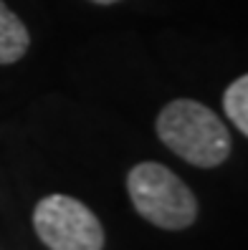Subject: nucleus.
I'll return each instance as SVG.
<instances>
[{"label":"nucleus","mask_w":248,"mask_h":250,"mask_svg":"<svg viewBox=\"0 0 248 250\" xmlns=\"http://www.w3.org/2000/svg\"><path fill=\"white\" fill-rule=\"evenodd\" d=\"M33 230L48 250H104V228L84 202L48 195L33 210Z\"/></svg>","instance_id":"nucleus-3"},{"label":"nucleus","mask_w":248,"mask_h":250,"mask_svg":"<svg viewBox=\"0 0 248 250\" xmlns=\"http://www.w3.org/2000/svg\"><path fill=\"white\" fill-rule=\"evenodd\" d=\"M135 210L162 230H185L198 217V200L172 169L159 162H139L127 174Z\"/></svg>","instance_id":"nucleus-2"},{"label":"nucleus","mask_w":248,"mask_h":250,"mask_svg":"<svg viewBox=\"0 0 248 250\" xmlns=\"http://www.w3.org/2000/svg\"><path fill=\"white\" fill-rule=\"evenodd\" d=\"M89 3H96V5H114V3H122V0H89Z\"/></svg>","instance_id":"nucleus-6"},{"label":"nucleus","mask_w":248,"mask_h":250,"mask_svg":"<svg viewBox=\"0 0 248 250\" xmlns=\"http://www.w3.org/2000/svg\"><path fill=\"white\" fill-rule=\"evenodd\" d=\"M223 111L248 137V73L236 79L223 94Z\"/></svg>","instance_id":"nucleus-5"},{"label":"nucleus","mask_w":248,"mask_h":250,"mask_svg":"<svg viewBox=\"0 0 248 250\" xmlns=\"http://www.w3.org/2000/svg\"><path fill=\"white\" fill-rule=\"evenodd\" d=\"M31 46V33L25 23L0 0V66L16 63Z\"/></svg>","instance_id":"nucleus-4"},{"label":"nucleus","mask_w":248,"mask_h":250,"mask_svg":"<svg viewBox=\"0 0 248 250\" xmlns=\"http://www.w3.org/2000/svg\"><path fill=\"white\" fill-rule=\"evenodd\" d=\"M157 137L193 167L213 169L230 157V131L213 109L193 99H175L157 114Z\"/></svg>","instance_id":"nucleus-1"}]
</instances>
